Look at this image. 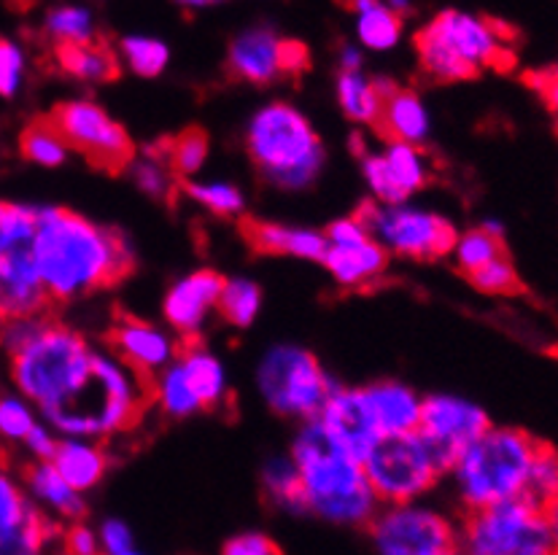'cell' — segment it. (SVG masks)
Instances as JSON below:
<instances>
[{
	"label": "cell",
	"instance_id": "obj_1",
	"mask_svg": "<svg viewBox=\"0 0 558 555\" xmlns=\"http://www.w3.org/2000/svg\"><path fill=\"white\" fill-rule=\"evenodd\" d=\"M31 254L49 299L57 303L111 286L135 264L133 248L117 230L65 208H38Z\"/></svg>",
	"mask_w": 558,
	"mask_h": 555
},
{
	"label": "cell",
	"instance_id": "obj_2",
	"mask_svg": "<svg viewBox=\"0 0 558 555\" xmlns=\"http://www.w3.org/2000/svg\"><path fill=\"white\" fill-rule=\"evenodd\" d=\"M307 513L338 526H364L375 518L378 496L359 458L345 453L327 429L307 418L292 451Z\"/></svg>",
	"mask_w": 558,
	"mask_h": 555
},
{
	"label": "cell",
	"instance_id": "obj_3",
	"mask_svg": "<svg viewBox=\"0 0 558 555\" xmlns=\"http://www.w3.org/2000/svg\"><path fill=\"white\" fill-rule=\"evenodd\" d=\"M149 394V378L135 372L117 354L95 350L84 386L71 402L47 412V418L62 437H111L141 421Z\"/></svg>",
	"mask_w": 558,
	"mask_h": 555
},
{
	"label": "cell",
	"instance_id": "obj_4",
	"mask_svg": "<svg viewBox=\"0 0 558 555\" xmlns=\"http://www.w3.org/2000/svg\"><path fill=\"white\" fill-rule=\"evenodd\" d=\"M539 447L543 443L537 437L510 427H488L461 447L451 472L466 509L526 496Z\"/></svg>",
	"mask_w": 558,
	"mask_h": 555
},
{
	"label": "cell",
	"instance_id": "obj_5",
	"mask_svg": "<svg viewBox=\"0 0 558 555\" xmlns=\"http://www.w3.org/2000/svg\"><path fill=\"white\" fill-rule=\"evenodd\" d=\"M93 359L95 348L82 334L44 319L38 332L11 354V375L20 394L47 416L76 396L89 378Z\"/></svg>",
	"mask_w": 558,
	"mask_h": 555
},
{
	"label": "cell",
	"instance_id": "obj_6",
	"mask_svg": "<svg viewBox=\"0 0 558 555\" xmlns=\"http://www.w3.org/2000/svg\"><path fill=\"white\" fill-rule=\"evenodd\" d=\"M510 33L502 22L466 11H440L415 38L424 71L437 82H464L483 67H505L512 62Z\"/></svg>",
	"mask_w": 558,
	"mask_h": 555
},
{
	"label": "cell",
	"instance_id": "obj_7",
	"mask_svg": "<svg viewBox=\"0 0 558 555\" xmlns=\"http://www.w3.org/2000/svg\"><path fill=\"white\" fill-rule=\"evenodd\" d=\"M262 178L281 189H305L324 168V146L313 124L289 103H270L254 113L246 133Z\"/></svg>",
	"mask_w": 558,
	"mask_h": 555
},
{
	"label": "cell",
	"instance_id": "obj_8",
	"mask_svg": "<svg viewBox=\"0 0 558 555\" xmlns=\"http://www.w3.org/2000/svg\"><path fill=\"white\" fill-rule=\"evenodd\" d=\"M459 542L466 553L475 555L554 553V536H550L545 507L526 496L470 509Z\"/></svg>",
	"mask_w": 558,
	"mask_h": 555
},
{
	"label": "cell",
	"instance_id": "obj_9",
	"mask_svg": "<svg viewBox=\"0 0 558 555\" xmlns=\"http://www.w3.org/2000/svg\"><path fill=\"white\" fill-rule=\"evenodd\" d=\"M362 467L378 502L386 504L415 502L440 478L418 432L380 434L362 458Z\"/></svg>",
	"mask_w": 558,
	"mask_h": 555
},
{
	"label": "cell",
	"instance_id": "obj_10",
	"mask_svg": "<svg viewBox=\"0 0 558 555\" xmlns=\"http://www.w3.org/2000/svg\"><path fill=\"white\" fill-rule=\"evenodd\" d=\"M332 388L316 356L294 345L272 348L259 365V391L278 416L316 418Z\"/></svg>",
	"mask_w": 558,
	"mask_h": 555
},
{
	"label": "cell",
	"instance_id": "obj_11",
	"mask_svg": "<svg viewBox=\"0 0 558 555\" xmlns=\"http://www.w3.org/2000/svg\"><path fill=\"white\" fill-rule=\"evenodd\" d=\"M151 394L168 416L190 418L201 410H214L227 399V372L214 354L190 345L157 372Z\"/></svg>",
	"mask_w": 558,
	"mask_h": 555
},
{
	"label": "cell",
	"instance_id": "obj_12",
	"mask_svg": "<svg viewBox=\"0 0 558 555\" xmlns=\"http://www.w3.org/2000/svg\"><path fill=\"white\" fill-rule=\"evenodd\" d=\"M367 226L369 235L386 248L400 257L408 259H437L451 254L453 243H457V230L448 219L437 217V213L418 211V208H408L405 202L397 206H364L356 213Z\"/></svg>",
	"mask_w": 558,
	"mask_h": 555
},
{
	"label": "cell",
	"instance_id": "obj_13",
	"mask_svg": "<svg viewBox=\"0 0 558 555\" xmlns=\"http://www.w3.org/2000/svg\"><path fill=\"white\" fill-rule=\"evenodd\" d=\"M65 144L102 170H122L133 160V140L119 122L93 100H68L51 113Z\"/></svg>",
	"mask_w": 558,
	"mask_h": 555
},
{
	"label": "cell",
	"instance_id": "obj_14",
	"mask_svg": "<svg viewBox=\"0 0 558 555\" xmlns=\"http://www.w3.org/2000/svg\"><path fill=\"white\" fill-rule=\"evenodd\" d=\"M373 542L386 555H448L459 551V534L442 515L402 502L375 513Z\"/></svg>",
	"mask_w": 558,
	"mask_h": 555
},
{
	"label": "cell",
	"instance_id": "obj_15",
	"mask_svg": "<svg viewBox=\"0 0 558 555\" xmlns=\"http://www.w3.org/2000/svg\"><path fill=\"white\" fill-rule=\"evenodd\" d=\"M492 427L486 410L459 396L437 394L424 399L421 405V421L415 432L424 440L435 467L442 472H451L457 464L461 447L483 434Z\"/></svg>",
	"mask_w": 558,
	"mask_h": 555
},
{
	"label": "cell",
	"instance_id": "obj_16",
	"mask_svg": "<svg viewBox=\"0 0 558 555\" xmlns=\"http://www.w3.org/2000/svg\"><path fill=\"white\" fill-rule=\"evenodd\" d=\"M316 421L327 429V434L335 443L359 458V461L367 456L369 447L378 443L380 437L373 410H369L367 396H364L362 388L335 386L322 410H318Z\"/></svg>",
	"mask_w": 558,
	"mask_h": 555
},
{
	"label": "cell",
	"instance_id": "obj_17",
	"mask_svg": "<svg viewBox=\"0 0 558 555\" xmlns=\"http://www.w3.org/2000/svg\"><path fill=\"white\" fill-rule=\"evenodd\" d=\"M54 536V529L33 507L25 491L0 469V555L38 553Z\"/></svg>",
	"mask_w": 558,
	"mask_h": 555
},
{
	"label": "cell",
	"instance_id": "obj_18",
	"mask_svg": "<svg viewBox=\"0 0 558 555\" xmlns=\"http://www.w3.org/2000/svg\"><path fill=\"white\" fill-rule=\"evenodd\" d=\"M49 305V292L38 275L31 246L0 251V310L5 319L38 316Z\"/></svg>",
	"mask_w": 558,
	"mask_h": 555
},
{
	"label": "cell",
	"instance_id": "obj_19",
	"mask_svg": "<svg viewBox=\"0 0 558 555\" xmlns=\"http://www.w3.org/2000/svg\"><path fill=\"white\" fill-rule=\"evenodd\" d=\"M225 278L214 270H197V273L181 278L165 294L162 313L165 321L179 334H197L219 305Z\"/></svg>",
	"mask_w": 558,
	"mask_h": 555
},
{
	"label": "cell",
	"instance_id": "obj_20",
	"mask_svg": "<svg viewBox=\"0 0 558 555\" xmlns=\"http://www.w3.org/2000/svg\"><path fill=\"white\" fill-rule=\"evenodd\" d=\"M111 348L122 361H128L141 375H157L162 367H168L175 359L173 337L157 326L146 324L141 319H119L111 330Z\"/></svg>",
	"mask_w": 558,
	"mask_h": 555
},
{
	"label": "cell",
	"instance_id": "obj_21",
	"mask_svg": "<svg viewBox=\"0 0 558 555\" xmlns=\"http://www.w3.org/2000/svg\"><path fill=\"white\" fill-rule=\"evenodd\" d=\"M281 41L276 33L267 27H254V30L241 33L232 41L227 65L235 78L248 84H270L283 73L281 67Z\"/></svg>",
	"mask_w": 558,
	"mask_h": 555
},
{
	"label": "cell",
	"instance_id": "obj_22",
	"mask_svg": "<svg viewBox=\"0 0 558 555\" xmlns=\"http://www.w3.org/2000/svg\"><path fill=\"white\" fill-rule=\"evenodd\" d=\"M324 268L345 288H362L386 270L389 251L373 235L354 243H327Z\"/></svg>",
	"mask_w": 558,
	"mask_h": 555
},
{
	"label": "cell",
	"instance_id": "obj_23",
	"mask_svg": "<svg viewBox=\"0 0 558 555\" xmlns=\"http://www.w3.org/2000/svg\"><path fill=\"white\" fill-rule=\"evenodd\" d=\"M243 235L262 254H281V257L318 259L322 262L324 251H327V235H322L316 230H303V226L248 219L243 224Z\"/></svg>",
	"mask_w": 558,
	"mask_h": 555
},
{
	"label": "cell",
	"instance_id": "obj_24",
	"mask_svg": "<svg viewBox=\"0 0 558 555\" xmlns=\"http://www.w3.org/2000/svg\"><path fill=\"white\" fill-rule=\"evenodd\" d=\"M362 391L367 396V405L373 410L375 427L380 434H405L418 429L424 402L415 396L413 388L395 381H380Z\"/></svg>",
	"mask_w": 558,
	"mask_h": 555
},
{
	"label": "cell",
	"instance_id": "obj_25",
	"mask_svg": "<svg viewBox=\"0 0 558 555\" xmlns=\"http://www.w3.org/2000/svg\"><path fill=\"white\" fill-rule=\"evenodd\" d=\"M375 127L389 140H405V144L421 146L429 135V111L418 95L397 87L395 92L384 98Z\"/></svg>",
	"mask_w": 558,
	"mask_h": 555
},
{
	"label": "cell",
	"instance_id": "obj_26",
	"mask_svg": "<svg viewBox=\"0 0 558 555\" xmlns=\"http://www.w3.org/2000/svg\"><path fill=\"white\" fill-rule=\"evenodd\" d=\"M57 65L68 73V76L78 78L84 84H106L113 82L122 71V60L113 49L100 44L98 38L76 44H57L54 49Z\"/></svg>",
	"mask_w": 558,
	"mask_h": 555
},
{
	"label": "cell",
	"instance_id": "obj_27",
	"mask_svg": "<svg viewBox=\"0 0 558 555\" xmlns=\"http://www.w3.org/2000/svg\"><path fill=\"white\" fill-rule=\"evenodd\" d=\"M57 467V472L78 491H89L93 485H98L106 474L108 458L100 451V445H95L87 437H65L57 443L54 456L49 458Z\"/></svg>",
	"mask_w": 558,
	"mask_h": 555
},
{
	"label": "cell",
	"instance_id": "obj_28",
	"mask_svg": "<svg viewBox=\"0 0 558 555\" xmlns=\"http://www.w3.org/2000/svg\"><path fill=\"white\" fill-rule=\"evenodd\" d=\"M27 489L33 499L41 502L49 513L65 520H78L84 515L82 491L73 489L51 461H38L27 469Z\"/></svg>",
	"mask_w": 558,
	"mask_h": 555
},
{
	"label": "cell",
	"instance_id": "obj_29",
	"mask_svg": "<svg viewBox=\"0 0 558 555\" xmlns=\"http://www.w3.org/2000/svg\"><path fill=\"white\" fill-rule=\"evenodd\" d=\"M384 89L378 78H367L362 71H340L338 76V100L340 109L351 122L375 124L380 106H384Z\"/></svg>",
	"mask_w": 558,
	"mask_h": 555
},
{
	"label": "cell",
	"instance_id": "obj_30",
	"mask_svg": "<svg viewBox=\"0 0 558 555\" xmlns=\"http://www.w3.org/2000/svg\"><path fill=\"white\" fill-rule=\"evenodd\" d=\"M380 160H384L386 170H389L397 192H400L405 200L429 181V160H426L424 151L418 149V144L389 140V146L380 151Z\"/></svg>",
	"mask_w": 558,
	"mask_h": 555
},
{
	"label": "cell",
	"instance_id": "obj_31",
	"mask_svg": "<svg viewBox=\"0 0 558 555\" xmlns=\"http://www.w3.org/2000/svg\"><path fill=\"white\" fill-rule=\"evenodd\" d=\"M502 226L488 222L483 226H477V230H470L464 232V235L457 237V243H453V257H457V264L459 270L464 275H470L472 270L483 268V264H488L492 259L502 257L505 254V243H502Z\"/></svg>",
	"mask_w": 558,
	"mask_h": 555
},
{
	"label": "cell",
	"instance_id": "obj_32",
	"mask_svg": "<svg viewBox=\"0 0 558 555\" xmlns=\"http://www.w3.org/2000/svg\"><path fill=\"white\" fill-rule=\"evenodd\" d=\"M356 36L373 52H386V49L400 44L402 14H397L389 3L378 0L375 5L356 14Z\"/></svg>",
	"mask_w": 558,
	"mask_h": 555
},
{
	"label": "cell",
	"instance_id": "obj_33",
	"mask_svg": "<svg viewBox=\"0 0 558 555\" xmlns=\"http://www.w3.org/2000/svg\"><path fill=\"white\" fill-rule=\"evenodd\" d=\"M262 485H265L270 502H276L278 507L287 509V513H307L303 483H300V472L294 458H272L265 467V472H262Z\"/></svg>",
	"mask_w": 558,
	"mask_h": 555
},
{
	"label": "cell",
	"instance_id": "obj_34",
	"mask_svg": "<svg viewBox=\"0 0 558 555\" xmlns=\"http://www.w3.org/2000/svg\"><path fill=\"white\" fill-rule=\"evenodd\" d=\"M20 146H22V155L41 168L62 165L68 157V149H71V146L65 144V138H62L60 130L54 127V122H51V119L33 122L31 127L22 133Z\"/></svg>",
	"mask_w": 558,
	"mask_h": 555
},
{
	"label": "cell",
	"instance_id": "obj_35",
	"mask_svg": "<svg viewBox=\"0 0 558 555\" xmlns=\"http://www.w3.org/2000/svg\"><path fill=\"white\" fill-rule=\"evenodd\" d=\"M262 308V292L254 281H225L216 310L235 326H252Z\"/></svg>",
	"mask_w": 558,
	"mask_h": 555
},
{
	"label": "cell",
	"instance_id": "obj_36",
	"mask_svg": "<svg viewBox=\"0 0 558 555\" xmlns=\"http://www.w3.org/2000/svg\"><path fill=\"white\" fill-rule=\"evenodd\" d=\"M119 60L138 76H159L168 67L170 52L162 41L146 36H128L119 44Z\"/></svg>",
	"mask_w": 558,
	"mask_h": 555
},
{
	"label": "cell",
	"instance_id": "obj_37",
	"mask_svg": "<svg viewBox=\"0 0 558 555\" xmlns=\"http://www.w3.org/2000/svg\"><path fill=\"white\" fill-rule=\"evenodd\" d=\"M47 33L57 44H76L95 38V20L82 5H57L47 14Z\"/></svg>",
	"mask_w": 558,
	"mask_h": 555
},
{
	"label": "cell",
	"instance_id": "obj_38",
	"mask_svg": "<svg viewBox=\"0 0 558 555\" xmlns=\"http://www.w3.org/2000/svg\"><path fill=\"white\" fill-rule=\"evenodd\" d=\"M130 173H133V181L138 184V189L144 195L154 197V200H168L173 195V170H170L165 155H144L138 160L128 162Z\"/></svg>",
	"mask_w": 558,
	"mask_h": 555
},
{
	"label": "cell",
	"instance_id": "obj_39",
	"mask_svg": "<svg viewBox=\"0 0 558 555\" xmlns=\"http://www.w3.org/2000/svg\"><path fill=\"white\" fill-rule=\"evenodd\" d=\"M186 195L197 202V206L208 208L216 217H238L246 206L241 189L232 184H225V181H208V184H201V181H190L186 184Z\"/></svg>",
	"mask_w": 558,
	"mask_h": 555
},
{
	"label": "cell",
	"instance_id": "obj_40",
	"mask_svg": "<svg viewBox=\"0 0 558 555\" xmlns=\"http://www.w3.org/2000/svg\"><path fill=\"white\" fill-rule=\"evenodd\" d=\"M162 155L175 175H195L208 157V138L203 130H186L165 146Z\"/></svg>",
	"mask_w": 558,
	"mask_h": 555
},
{
	"label": "cell",
	"instance_id": "obj_41",
	"mask_svg": "<svg viewBox=\"0 0 558 555\" xmlns=\"http://www.w3.org/2000/svg\"><path fill=\"white\" fill-rule=\"evenodd\" d=\"M36 219L38 208L0 200V251L14 246H31Z\"/></svg>",
	"mask_w": 558,
	"mask_h": 555
},
{
	"label": "cell",
	"instance_id": "obj_42",
	"mask_svg": "<svg viewBox=\"0 0 558 555\" xmlns=\"http://www.w3.org/2000/svg\"><path fill=\"white\" fill-rule=\"evenodd\" d=\"M36 423V407L27 396L0 394V440L25 443V437Z\"/></svg>",
	"mask_w": 558,
	"mask_h": 555
},
{
	"label": "cell",
	"instance_id": "obj_43",
	"mask_svg": "<svg viewBox=\"0 0 558 555\" xmlns=\"http://www.w3.org/2000/svg\"><path fill=\"white\" fill-rule=\"evenodd\" d=\"M466 278H470V283L477 292L492 294V297H508V294L521 292V281H518V273L515 268H512L508 254L492 259V262L483 264V268L472 270Z\"/></svg>",
	"mask_w": 558,
	"mask_h": 555
},
{
	"label": "cell",
	"instance_id": "obj_44",
	"mask_svg": "<svg viewBox=\"0 0 558 555\" xmlns=\"http://www.w3.org/2000/svg\"><path fill=\"white\" fill-rule=\"evenodd\" d=\"M556 496H558V451L543 443L537 458H534L532 474H529L526 499L537 502L539 507H545V504L554 502Z\"/></svg>",
	"mask_w": 558,
	"mask_h": 555
},
{
	"label": "cell",
	"instance_id": "obj_45",
	"mask_svg": "<svg viewBox=\"0 0 558 555\" xmlns=\"http://www.w3.org/2000/svg\"><path fill=\"white\" fill-rule=\"evenodd\" d=\"M25 52L11 38H0V98H14L25 84Z\"/></svg>",
	"mask_w": 558,
	"mask_h": 555
},
{
	"label": "cell",
	"instance_id": "obj_46",
	"mask_svg": "<svg viewBox=\"0 0 558 555\" xmlns=\"http://www.w3.org/2000/svg\"><path fill=\"white\" fill-rule=\"evenodd\" d=\"M98 540H100V551H106L108 555L138 553L133 531H130L128 523H122V520H106L100 529V534H98Z\"/></svg>",
	"mask_w": 558,
	"mask_h": 555
},
{
	"label": "cell",
	"instance_id": "obj_47",
	"mask_svg": "<svg viewBox=\"0 0 558 555\" xmlns=\"http://www.w3.org/2000/svg\"><path fill=\"white\" fill-rule=\"evenodd\" d=\"M227 555H276L278 547L272 545L270 536L256 534V531H248V534L235 536L225 545Z\"/></svg>",
	"mask_w": 558,
	"mask_h": 555
},
{
	"label": "cell",
	"instance_id": "obj_48",
	"mask_svg": "<svg viewBox=\"0 0 558 555\" xmlns=\"http://www.w3.org/2000/svg\"><path fill=\"white\" fill-rule=\"evenodd\" d=\"M65 551L73 553V555H93L100 551V540L98 534H95L89 526L78 523V520H73V526L68 529L65 534Z\"/></svg>",
	"mask_w": 558,
	"mask_h": 555
},
{
	"label": "cell",
	"instance_id": "obj_49",
	"mask_svg": "<svg viewBox=\"0 0 558 555\" xmlns=\"http://www.w3.org/2000/svg\"><path fill=\"white\" fill-rule=\"evenodd\" d=\"M25 445H27V451L38 458V461H49L57 451L54 434H51L47 427H41V423H36V427L31 429V434L25 437Z\"/></svg>",
	"mask_w": 558,
	"mask_h": 555
},
{
	"label": "cell",
	"instance_id": "obj_50",
	"mask_svg": "<svg viewBox=\"0 0 558 555\" xmlns=\"http://www.w3.org/2000/svg\"><path fill=\"white\" fill-rule=\"evenodd\" d=\"M532 82L537 87V92L543 95L545 103H548V109L558 116V62H554L548 71H539Z\"/></svg>",
	"mask_w": 558,
	"mask_h": 555
},
{
	"label": "cell",
	"instance_id": "obj_51",
	"mask_svg": "<svg viewBox=\"0 0 558 555\" xmlns=\"http://www.w3.org/2000/svg\"><path fill=\"white\" fill-rule=\"evenodd\" d=\"M307 62H311V54H307L305 44L281 41V67H283V73L305 71Z\"/></svg>",
	"mask_w": 558,
	"mask_h": 555
},
{
	"label": "cell",
	"instance_id": "obj_52",
	"mask_svg": "<svg viewBox=\"0 0 558 555\" xmlns=\"http://www.w3.org/2000/svg\"><path fill=\"white\" fill-rule=\"evenodd\" d=\"M340 71H362V52L354 47L340 49Z\"/></svg>",
	"mask_w": 558,
	"mask_h": 555
},
{
	"label": "cell",
	"instance_id": "obj_53",
	"mask_svg": "<svg viewBox=\"0 0 558 555\" xmlns=\"http://www.w3.org/2000/svg\"><path fill=\"white\" fill-rule=\"evenodd\" d=\"M545 515H548L550 536H554V553H558V496L554 502L545 504Z\"/></svg>",
	"mask_w": 558,
	"mask_h": 555
},
{
	"label": "cell",
	"instance_id": "obj_54",
	"mask_svg": "<svg viewBox=\"0 0 558 555\" xmlns=\"http://www.w3.org/2000/svg\"><path fill=\"white\" fill-rule=\"evenodd\" d=\"M340 3H343L349 11H354V14H359V11L369 9V5H375L378 0H340Z\"/></svg>",
	"mask_w": 558,
	"mask_h": 555
},
{
	"label": "cell",
	"instance_id": "obj_55",
	"mask_svg": "<svg viewBox=\"0 0 558 555\" xmlns=\"http://www.w3.org/2000/svg\"><path fill=\"white\" fill-rule=\"evenodd\" d=\"M175 3L184 5V9H208V5L221 3V0H175Z\"/></svg>",
	"mask_w": 558,
	"mask_h": 555
},
{
	"label": "cell",
	"instance_id": "obj_56",
	"mask_svg": "<svg viewBox=\"0 0 558 555\" xmlns=\"http://www.w3.org/2000/svg\"><path fill=\"white\" fill-rule=\"evenodd\" d=\"M386 3H389L397 14H408V11L413 9V3H410V0H386Z\"/></svg>",
	"mask_w": 558,
	"mask_h": 555
},
{
	"label": "cell",
	"instance_id": "obj_57",
	"mask_svg": "<svg viewBox=\"0 0 558 555\" xmlns=\"http://www.w3.org/2000/svg\"><path fill=\"white\" fill-rule=\"evenodd\" d=\"M3 324H5V316H3V310H0V332H3Z\"/></svg>",
	"mask_w": 558,
	"mask_h": 555
}]
</instances>
